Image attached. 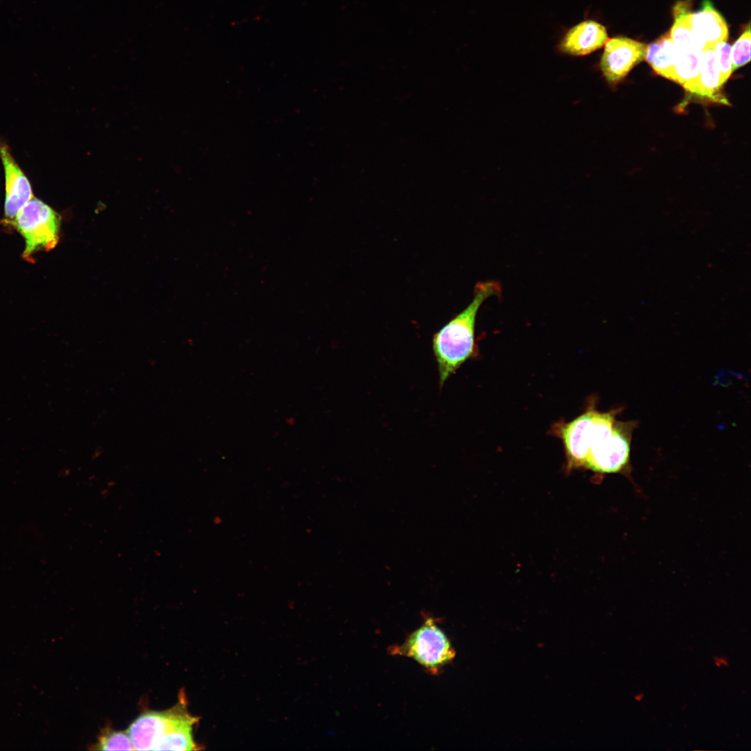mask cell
I'll use <instances>...</instances> for the list:
<instances>
[{
  "label": "cell",
  "mask_w": 751,
  "mask_h": 751,
  "mask_svg": "<svg viewBox=\"0 0 751 751\" xmlns=\"http://www.w3.org/2000/svg\"><path fill=\"white\" fill-rule=\"evenodd\" d=\"M750 45L751 33L750 24H748V27L731 47L732 72L749 63Z\"/></svg>",
  "instance_id": "16"
},
{
  "label": "cell",
  "mask_w": 751,
  "mask_h": 751,
  "mask_svg": "<svg viewBox=\"0 0 751 751\" xmlns=\"http://www.w3.org/2000/svg\"><path fill=\"white\" fill-rule=\"evenodd\" d=\"M691 7L690 1H678L673 8L675 20L669 34L672 42L681 50L701 49L691 24Z\"/></svg>",
  "instance_id": "12"
},
{
  "label": "cell",
  "mask_w": 751,
  "mask_h": 751,
  "mask_svg": "<svg viewBox=\"0 0 751 751\" xmlns=\"http://www.w3.org/2000/svg\"><path fill=\"white\" fill-rule=\"evenodd\" d=\"M97 750H134L127 732L104 730L99 736Z\"/></svg>",
  "instance_id": "15"
},
{
  "label": "cell",
  "mask_w": 751,
  "mask_h": 751,
  "mask_svg": "<svg viewBox=\"0 0 751 751\" xmlns=\"http://www.w3.org/2000/svg\"><path fill=\"white\" fill-rule=\"evenodd\" d=\"M389 651L392 655L414 659L433 675L439 674L455 657L450 640L432 617H426L401 645L391 646Z\"/></svg>",
  "instance_id": "4"
},
{
  "label": "cell",
  "mask_w": 751,
  "mask_h": 751,
  "mask_svg": "<svg viewBox=\"0 0 751 751\" xmlns=\"http://www.w3.org/2000/svg\"><path fill=\"white\" fill-rule=\"evenodd\" d=\"M60 218L49 204L33 197L6 223L24 239V259L33 261L36 252L49 251L56 246L60 239Z\"/></svg>",
  "instance_id": "3"
},
{
  "label": "cell",
  "mask_w": 751,
  "mask_h": 751,
  "mask_svg": "<svg viewBox=\"0 0 751 751\" xmlns=\"http://www.w3.org/2000/svg\"><path fill=\"white\" fill-rule=\"evenodd\" d=\"M473 293V299L468 306L433 337L432 346L441 387L474 355L476 351L475 325L478 309L488 298L500 295L501 286L493 280L479 282L475 285Z\"/></svg>",
  "instance_id": "1"
},
{
  "label": "cell",
  "mask_w": 751,
  "mask_h": 751,
  "mask_svg": "<svg viewBox=\"0 0 751 751\" xmlns=\"http://www.w3.org/2000/svg\"><path fill=\"white\" fill-rule=\"evenodd\" d=\"M714 665L718 667H727L729 665V661L726 656H714L713 657Z\"/></svg>",
  "instance_id": "18"
},
{
  "label": "cell",
  "mask_w": 751,
  "mask_h": 751,
  "mask_svg": "<svg viewBox=\"0 0 751 751\" xmlns=\"http://www.w3.org/2000/svg\"><path fill=\"white\" fill-rule=\"evenodd\" d=\"M679 51L668 32L647 47L645 58L656 73L669 79Z\"/></svg>",
  "instance_id": "11"
},
{
  "label": "cell",
  "mask_w": 751,
  "mask_h": 751,
  "mask_svg": "<svg viewBox=\"0 0 751 751\" xmlns=\"http://www.w3.org/2000/svg\"><path fill=\"white\" fill-rule=\"evenodd\" d=\"M691 24L701 49L728 39L727 24L709 0L703 1L700 9L692 13Z\"/></svg>",
  "instance_id": "9"
},
{
  "label": "cell",
  "mask_w": 751,
  "mask_h": 751,
  "mask_svg": "<svg viewBox=\"0 0 751 751\" xmlns=\"http://www.w3.org/2000/svg\"><path fill=\"white\" fill-rule=\"evenodd\" d=\"M0 159L5 178L4 218L6 224L34 197L31 182L15 159L8 145L0 139Z\"/></svg>",
  "instance_id": "7"
},
{
  "label": "cell",
  "mask_w": 751,
  "mask_h": 751,
  "mask_svg": "<svg viewBox=\"0 0 751 751\" xmlns=\"http://www.w3.org/2000/svg\"><path fill=\"white\" fill-rule=\"evenodd\" d=\"M719 70V84L721 88L732 73L731 46L727 42H720L713 46Z\"/></svg>",
  "instance_id": "17"
},
{
  "label": "cell",
  "mask_w": 751,
  "mask_h": 751,
  "mask_svg": "<svg viewBox=\"0 0 751 751\" xmlns=\"http://www.w3.org/2000/svg\"><path fill=\"white\" fill-rule=\"evenodd\" d=\"M647 45L625 37L608 39L600 68L608 83L615 85L645 58Z\"/></svg>",
  "instance_id": "6"
},
{
  "label": "cell",
  "mask_w": 751,
  "mask_h": 751,
  "mask_svg": "<svg viewBox=\"0 0 751 751\" xmlns=\"http://www.w3.org/2000/svg\"><path fill=\"white\" fill-rule=\"evenodd\" d=\"M608 40L606 27L593 20H585L571 27L558 45L562 54L581 56L600 49Z\"/></svg>",
  "instance_id": "8"
},
{
  "label": "cell",
  "mask_w": 751,
  "mask_h": 751,
  "mask_svg": "<svg viewBox=\"0 0 751 751\" xmlns=\"http://www.w3.org/2000/svg\"><path fill=\"white\" fill-rule=\"evenodd\" d=\"M702 50L679 49L669 79L681 85L686 90L695 81L700 72Z\"/></svg>",
  "instance_id": "13"
},
{
  "label": "cell",
  "mask_w": 751,
  "mask_h": 751,
  "mask_svg": "<svg viewBox=\"0 0 751 751\" xmlns=\"http://www.w3.org/2000/svg\"><path fill=\"white\" fill-rule=\"evenodd\" d=\"M634 423L617 421L610 414L597 417L584 467L599 473H615L628 463Z\"/></svg>",
  "instance_id": "2"
},
{
  "label": "cell",
  "mask_w": 751,
  "mask_h": 751,
  "mask_svg": "<svg viewBox=\"0 0 751 751\" xmlns=\"http://www.w3.org/2000/svg\"><path fill=\"white\" fill-rule=\"evenodd\" d=\"M179 701L164 711L142 713L129 727L127 733L134 750H153L161 738L180 724L194 718L187 710L184 695Z\"/></svg>",
  "instance_id": "5"
},
{
  "label": "cell",
  "mask_w": 751,
  "mask_h": 751,
  "mask_svg": "<svg viewBox=\"0 0 751 751\" xmlns=\"http://www.w3.org/2000/svg\"><path fill=\"white\" fill-rule=\"evenodd\" d=\"M198 722V718L194 717L187 720L163 736L157 743L153 750H200L199 745L194 741L193 727Z\"/></svg>",
  "instance_id": "14"
},
{
  "label": "cell",
  "mask_w": 751,
  "mask_h": 751,
  "mask_svg": "<svg viewBox=\"0 0 751 751\" xmlns=\"http://www.w3.org/2000/svg\"><path fill=\"white\" fill-rule=\"evenodd\" d=\"M643 698H644V694L643 693H636L634 695V699L636 701H638V702L642 701L643 700Z\"/></svg>",
  "instance_id": "19"
},
{
  "label": "cell",
  "mask_w": 751,
  "mask_h": 751,
  "mask_svg": "<svg viewBox=\"0 0 751 751\" xmlns=\"http://www.w3.org/2000/svg\"><path fill=\"white\" fill-rule=\"evenodd\" d=\"M719 70L713 47L702 49V65L698 76L686 90L689 93L711 101L728 104L720 93Z\"/></svg>",
  "instance_id": "10"
}]
</instances>
